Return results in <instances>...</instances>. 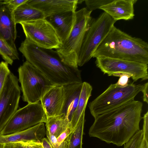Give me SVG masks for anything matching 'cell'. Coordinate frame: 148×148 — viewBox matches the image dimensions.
<instances>
[{"label": "cell", "instance_id": "cell-11", "mask_svg": "<svg viewBox=\"0 0 148 148\" xmlns=\"http://www.w3.org/2000/svg\"><path fill=\"white\" fill-rule=\"evenodd\" d=\"M21 93L18 79L11 72L0 93V134L18 110Z\"/></svg>", "mask_w": 148, "mask_h": 148}, {"label": "cell", "instance_id": "cell-17", "mask_svg": "<svg viewBox=\"0 0 148 148\" xmlns=\"http://www.w3.org/2000/svg\"><path fill=\"white\" fill-rule=\"evenodd\" d=\"M46 134L44 123H41L23 131L6 135L0 134V144L34 140L41 142Z\"/></svg>", "mask_w": 148, "mask_h": 148}, {"label": "cell", "instance_id": "cell-9", "mask_svg": "<svg viewBox=\"0 0 148 148\" xmlns=\"http://www.w3.org/2000/svg\"><path fill=\"white\" fill-rule=\"evenodd\" d=\"M96 66L104 74L119 76L126 75L134 82L139 79H148V65L138 62L109 57L96 58Z\"/></svg>", "mask_w": 148, "mask_h": 148}, {"label": "cell", "instance_id": "cell-32", "mask_svg": "<svg viewBox=\"0 0 148 148\" xmlns=\"http://www.w3.org/2000/svg\"><path fill=\"white\" fill-rule=\"evenodd\" d=\"M141 92L143 94V101L146 103H148V83L147 82L144 84L143 87Z\"/></svg>", "mask_w": 148, "mask_h": 148}, {"label": "cell", "instance_id": "cell-10", "mask_svg": "<svg viewBox=\"0 0 148 148\" xmlns=\"http://www.w3.org/2000/svg\"><path fill=\"white\" fill-rule=\"evenodd\" d=\"M26 38L38 46L57 49L62 43L55 30L45 19L21 23Z\"/></svg>", "mask_w": 148, "mask_h": 148}, {"label": "cell", "instance_id": "cell-33", "mask_svg": "<svg viewBox=\"0 0 148 148\" xmlns=\"http://www.w3.org/2000/svg\"><path fill=\"white\" fill-rule=\"evenodd\" d=\"M41 142L43 148H52L47 138H44Z\"/></svg>", "mask_w": 148, "mask_h": 148}, {"label": "cell", "instance_id": "cell-26", "mask_svg": "<svg viewBox=\"0 0 148 148\" xmlns=\"http://www.w3.org/2000/svg\"><path fill=\"white\" fill-rule=\"evenodd\" d=\"M113 0H84L86 8L90 11L99 9L101 7L112 2Z\"/></svg>", "mask_w": 148, "mask_h": 148}, {"label": "cell", "instance_id": "cell-34", "mask_svg": "<svg viewBox=\"0 0 148 148\" xmlns=\"http://www.w3.org/2000/svg\"><path fill=\"white\" fill-rule=\"evenodd\" d=\"M3 148H17L15 143H10L4 144Z\"/></svg>", "mask_w": 148, "mask_h": 148}, {"label": "cell", "instance_id": "cell-25", "mask_svg": "<svg viewBox=\"0 0 148 148\" xmlns=\"http://www.w3.org/2000/svg\"><path fill=\"white\" fill-rule=\"evenodd\" d=\"M143 139L142 130H140L124 145L123 148H139Z\"/></svg>", "mask_w": 148, "mask_h": 148}, {"label": "cell", "instance_id": "cell-22", "mask_svg": "<svg viewBox=\"0 0 148 148\" xmlns=\"http://www.w3.org/2000/svg\"><path fill=\"white\" fill-rule=\"evenodd\" d=\"M72 132L69 127L56 138L46 130L47 138L52 148H69Z\"/></svg>", "mask_w": 148, "mask_h": 148}, {"label": "cell", "instance_id": "cell-15", "mask_svg": "<svg viewBox=\"0 0 148 148\" xmlns=\"http://www.w3.org/2000/svg\"><path fill=\"white\" fill-rule=\"evenodd\" d=\"M75 12L66 11L53 14L45 18L53 26L62 44L67 39L72 30L75 21Z\"/></svg>", "mask_w": 148, "mask_h": 148}, {"label": "cell", "instance_id": "cell-21", "mask_svg": "<svg viewBox=\"0 0 148 148\" xmlns=\"http://www.w3.org/2000/svg\"><path fill=\"white\" fill-rule=\"evenodd\" d=\"M45 123L46 130L56 138L71 127L70 121L64 114L47 117Z\"/></svg>", "mask_w": 148, "mask_h": 148}, {"label": "cell", "instance_id": "cell-1", "mask_svg": "<svg viewBox=\"0 0 148 148\" xmlns=\"http://www.w3.org/2000/svg\"><path fill=\"white\" fill-rule=\"evenodd\" d=\"M143 106L134 100L98 116L89 129V136L117 146L124 145L140 130Z\"/></svg>", "mask_w": 148, "mask_h": 148}, {"label": "cell", "instance_id": "cell-35", "mask_svg": "<svg viewBox=\"0 0 148 148\" xmlns=\"http://www.w3.org/2000/svg\"><path fill=\"white\" fill-rule=\"evenodd\" d=\"M139 148H148V143L143 138Z\"/></svg>", "mask_w": 148, "mask_h": 148}, {"label": "cell", "instance_id": "cell-7", "mask_svg": "<svg viewBox=\"0 0 148 148\" xmlns=\"http://www.w3.org/2000/svg\"><path fill=\"white\" fill-rule=\"evenodd\" d=\"M116 22L104 12L96 18L92 19L80 50L78 66H83L92 58L93 52L108 35Z\"/></svg>", "mask_w": 148, "mask_h": 148}, {"label": "cell", "instance_id": "cell-13", "mask_svg": "<svg viewBox=\"0 0 148 148\" xmlns=\"http://www.w3.org/2000/svg\"><path fill=\"white\" fill-rule=\"evenodd\" d=\"M65 99L63 86H55L47 92L40 100L46 117L62 114Z\"/></svg>", "mask_w": 148, "mask_h": 148}, {"label": "cell", "instance_id": "cell-24", "mask_svg": "<svg viewBox=\"0 0 148 148\" xmlns=\"http://www.w3.org/2000/svg\"><path fill=\"white\" fill-rule=\"evenodd\" d=\"M0 55L5 62L11 65L14 60L19 59L18 51L14 50L0 38Z\"/></svg>", "mask_w": 148, "mask_h": 148}, {"label": "cell", "instance_id": "cell-30", "mask_svg": "<svg viewBox=\"0 0 148 148\" xmlns=\"http://www.w3.org/2000/svg\"><path fill=\"white\" fill-rule=\"evenodd\" d=\"M142 118L143 119V123L142 130L143 138L148 143V111L144 115Z\"/></svg>", "mask_w": 148, "mask_h": 148}, {"label": "cell", "instance_id": "cell-23", "mask_svg": "<svg viewBox=\"0 0 148 148\" xmlns=\"http://www.w3.org/2000/svg\"><path fill=\"white\" fill-rule=\"evenodd\" d=\"M85 111L82 113L75 129L72 132L69 148H82Z\"/></svg>", "mask_w": 148, "mask_h": 148}, {"label": "cell", "instance_id": "cell-18", "mask_svg": "<svg viewBox=\"0 0 148 148\" xmlns=\"http://www.w3.org/2000/svg\"><path fill=\"white\" fill-rule=\"evenodd\" d=\"M82 83H74L63 86L65 99L62 114L65 115L70 122L77 105Z\"/></svg>", "mask_w": 148, "mask_h": 148}, {"label": "cell", "instance_id": "cell-37", "mask_svg": "<svg viewBox=\"0 0 148 148\" xmlns=\"http://www.w3.org/2000/svg\"><path fill=\"white\" fill-rule=\"evenodd\" d=\"M3 0H0V5L1 4Z\"/></svg>", "mask_w": 148, "mask_h": 148}, {"label": "cell", "instance_id": "cell-27", "mask_svg": "<svg viewBox=\"0 0 148 148\" xmlns=\"http://www.w3.org/2000/svg\"><path fill=\"white\" fill-rule=\"evenodd\" d=\"M11 72L8 64L5 61L0 62V93L4 85L6 79Z\"/></svg>", "mask_w": 148, "mask_h": 148}, {"label": "cell", "instance_id": "cell-3", "mask_svg": "<svg viewBox=\"0 0 148 148\" xmlns=\"http://www.w3.org/2000/svg\"><path fill=\"white\" fill-rule=\"evenodd\" d=\"M104 57L148 64V44L114 26L93 52L92 58Z\"/></svg>", "mask_w": 148, "mask_h": 148}, {"label": "cell", "instance_id": "cell-19", "mask_svg": "<svg viewBox=\"0 0 148 148\" xmlns=\"http://www.w3.org/2000/svg\"><path fill=\"white\" fill-rule=\"evenodd\" d=\"M26 2L18 7L13 12L16 24L45 19V16L42 12L29 5Z\"/></svg>", "mask_w": 148, "mask_h": 148}, {"label": "cell", "instance_id": "cell-5", "mask_svg": "<svg viewBox=\"0 0 148 148\" xmlns=\"http://www.w3.org/2000/svg\"><path fill=\"white\" fill-rule=\"evenodd\" d=\"M144 84H128L126 86L111 84L102 94L88 105L90 113L95 118L98 116L134 100Z\"/></svg>", "mask_w": 148, "mask_h": 148}, {"label": "cell", "instance_id": "cell-16", "mask_svg": "<svg viewBox=\"0 0 148 148\" xmlns=\"http://www.w3.org/2000/svg\"><path fill=\"white\" fill-rule=\"evenodd\" d=\"M137 1L113 0L99 9L103 10L116 21L120 20H131L135 16L134 6Z\"/></svg>", "mask_w": 148, "mask_h": 148}, {"label": "cell", "instance_id": "cell-4", "mask_svg": "<svg viewBox=\"0 0 148 148\" xmlns=\"http://www.w3.org/2000/svg\"><path fill=\"white\" fill-rule=\"evenodd\" d=\"M92 11L84 8L75 12L74 25L68 38L56 51L66 64L78 68L80 50L86 33L92 20Z\"/></svg>", "mask_w": 148, "mask_h": 148}, {"label": "cell", "instance_id": "cell-36", "mask_svg": "<svg viewBox=\"0 0 148 148\" xmlns=\"http://www.w3.org/2000/svg\"><path fill=\"white\" fill-rule=\"evenodd\" d=\"M4 144H0V148H3Z\"/></svg>", "mask_w": 148, "mask_h": 148}, {"label": "cell", "instance_id": "cell-8", "mask_svg": "<svg viewBox=\"0 0 148 148\" xmlns=\"http://www.w3.org/2000/svg\"><path fill=\"white\" fill-rule=\"evenodd\" d=\"M47 117L40 101L30 103L17 110L1 132L6 135L19 132L41 123H46Z\"/></svg>", "mask_w": 148, "mask_h": 148}, {"label": "cell", "instance_id": "cell-29", "mask_svg": "<svg viewBox=\"0 0 148 148\" xmlns=\"http://www.w3.org/2000/svg\"><path fill=\"white\" fill-rule=\"evenodd\" d=\"M27 0H4L1 4L5 5L10 10H14L21 5L25 3Z\"/></svg>", "mask_w": 148, "mask_h": 148}, {"label": "cell", "instance_id": "cell-14", "mask_svg": "<svg viewBox=\"0 0 148 148\" xmlns=\"http://www.w3.org/2000/svg\"><path fill=\"white\" fill-rule=\"evenodd\" d=\"M16 24L13 12L5 5H0V38L17 51L15 41L17 37Z\"/></svg>", "mask_w": 148, "mask_h": 148}, {"label": "cell", "instance_id": "cell-20", "mask_svg": "<svg viewBox=\"0 0 148 148\" xmlns=\"http://www.w3.org/2000/svg\"><path fill=\"white\" fill-rule=\"evenodd\" d=\"M92 88L88 83L84 82L76 110L70 121L73 132L75 129L83 112L85 110L88 101L91 96Z\"/></svg>", "mask_w": 148, "mask_h": 148}, {"label": "cell", "instance_id": "cell-28", "mask_svg": "<svg viewBox=\"0 0 148 148\" xmlns=\"http://www.w3.org/2000/svg\"><path fill=\"white\" fill-rule=\"evenodd\" d=\"M15 143L17 148H43L40 141L32 140Z\"/></svg>", "mask_w": 148, "mask_h": 148}, {"label": "cell", "instance_id": "cell-31", "mask_svg": "<svg viewBox=\"0 0 148 148\" xmlns=\"http://www.w3.org/2000/svg\"><path fill=\"white\" fill-rule=\"evenodd\" d=\"M116 84L119 86L123 87L127 85L128 84L129 78L130 77L126 75H122L120 76Z\"/></svg>", "mask_w": 148, "mask_h": 148}, {"label": "cell", "instance_id": "cell-12", "mask_svg": "<svg viewBox=\"0 0 148 148\" xmlns=\"http://www.w3.org/2000/svg\"><path fill=\"white\" fill-rule=\"evenodd\" d=\"M78 0H27L29 5L42 12L45 18L68 11H76Z\"/></svg>", "mask_w": 148, "mask_h": 148}, {"label": "cell", "instance_id": "cell-6", "mask_svg": "<svg viewBox=\"0 0 148 148\" xmlns=\"http://www.w3.org/2000/svg\"><path fill=\"white\" fill-rule=\"evenodd\" d=\"M18 72L22 99L28 103L40 101L47 92L56 86L26 61L19 67Z\"/></svg>", "mask_w": 148, "mask_h": 148}, {"label": "cell", "instance_id": "cell-2", "mask_svg": "<svg viewBox=\"0 0 148 148\" xmlns=\"http://www.w3.org/2000/svg\"><path fill=\"white\" fill-rule=\"evenodd\" d=\"M18 49L26 61L38 69L54 85L83 83L81 71L64 63L56 51L40 47L26 38Z\"/></svg>", "mask_w": 148, "mask_h": 148}]
</instances>
